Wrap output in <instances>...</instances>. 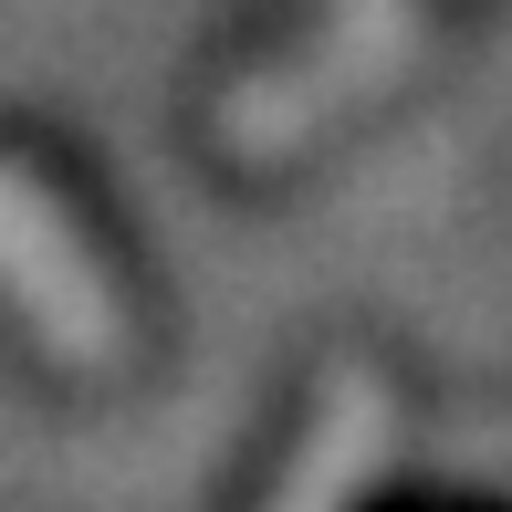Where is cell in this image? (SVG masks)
Here are the masks:
<instances>
[{"label": "cell", "mask_w": 512, "mask_h": 512, "mask_svg": "<svg viewBox=\"0 0 512 512\" xmlns=\"http://www.w3.org/2000/svg\"><path fill=\"white\" fill-rule=\"evenodd\" d=\"M0 304L11 324L74 377H105V366L136 356V314L126 283L95 262V241L74 230V209L42 189L21 157H0Z\"/></svg>", "instance_id": "obj_2"}, {"label": "cell", "mask_w": 512, "mask_h": 512, "mask_svg": "<svg viewBox=\"0 0 512 512\" xmlns=\"http://www.w3.org/2000/svg\"><path fill=\"white\" fill-rule=\"evenodd\" d=\"M387 439H398L387 377L377 366H335L314 418H304V439H293V460L272 471L262 512H366V492H377V471H387Z\"/></svg>", "instance_id": "obj_3"}, {"label": "cell", "mask_w": 512, "mask_h": 512, "mask_svg": "<svg viewBox=\"0 0 512 512\" xmlns=\"http://www.w3.org/2000/svg\"><path fill=\"white\" fill-rule=\"evenodd\" d=\"M429 53V0H324L272 63H251L220 105H209V157L241 178L293 168L304 147L366 115L408 63Z\"/></svg>", "instance_id": "obj_1"}]
</instances>
